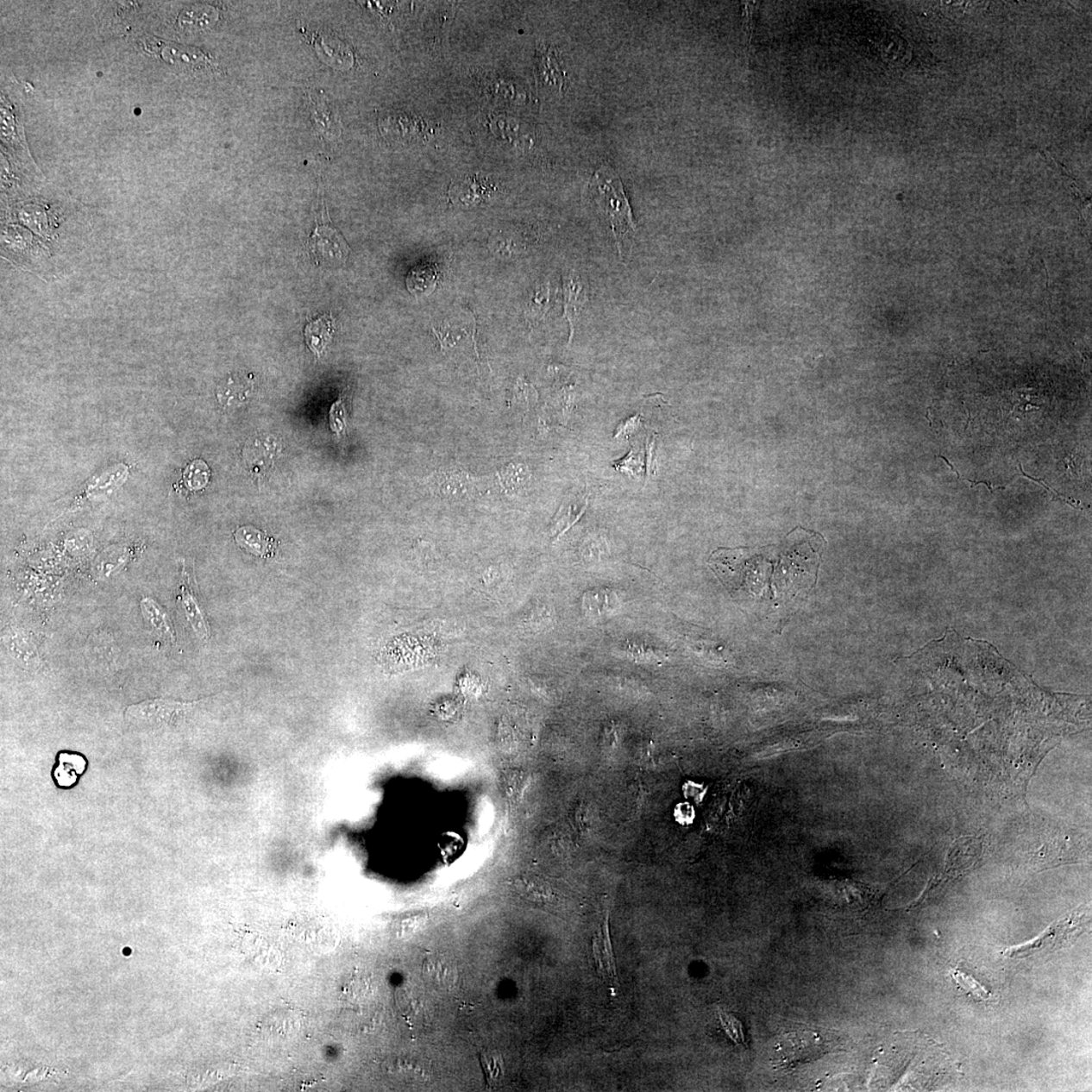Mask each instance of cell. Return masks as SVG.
<instances>
[{"label": "cell", "mask_w": 1092, "mask_h": 1092, "mask_svg": "<svg viewBox=\"0 0 1092 1092\" xmlns=\"http://www.w3.org/2000/svg\"><path fill=\"white\" fill-rule=\"evenodd\" d=\"M592 185L596 191L598 204L612 225L619 254L622 255L625 239L636 233V223L624 185L618 175L609 166L597 170Z\"/></svg>", "instance_id": "6da1fadb"}, {"label": "cell", "mask_w": 1092, "mask_h": 1092, "mask_svg": "<svg viewBox=\"0 0 1092 1092\" xmlns=\"http://www.w3.org/2000/svg\"><path fill=\"white\" fill-rule=\"evenodd\" d=\"M16 85L3 78L2 110H0L3 145L28 172L37 174L40 172L37 164L29 154L25 128H23L22 96Z\"/></svg>", "instance_id": "7a4b0ae2"}, {"label": "cell", "mask_w": 1092, "mask_h": 1092, "mask_svg": "<svg viewBox=\"0 0 1092 1092\" xmlns=\"http://www.w3.org/2000/svg\"><path fill=\"white\" fill-rule=\"evenodd\" d=\"M830 1034L813 1030L789 1032L777 1043V1061L780 1065L794 1067L819 1059L835 1048Z\"/></svg>", "instance_id": "3957f363"}, {"label": "cell", "mask_w": 1092, "mask_h": 1092, "mask_svg": "<svg viewBox=\"0 0 1092 1092\" xmlns=\"http://www.w3.org/2000/svg\"><path fill=\"white\" fill-rule=\"evenodd\" d=\"M1086 924H1088V918L1085 913H1073L1070 917L1050 926L1040 937L1021 946L1008 949L1006 953L1009 958L1023 959L1064 948L1077 938L1083 932Z\"/></svg>", "instance_id": "277c9868"}, {"label": "cell", "mask_w": 1092, "mask_h": 1092, "mask_svg": "<svg viewBox=\"0 0 1092 1092\" xmlns=\"http://www.w3.org/2000/svg\"><path fill=\"white\" fill-rule=\"evenodd\" d=\"M304 249L317 267L336 268L348 260L351 249L343 235L330 222L317 221Z\"/></svg>", "instance_id": "5b68a950"}, {"label": "cell", "mask_w": 1092, "mask_h": 1092, "mask_svg": "<svg viewBox=\"0 0 1092 1092\" xmlns=\"http://www.w3.org/2000/svg\"><path fill=\"white\" fill-rule=\"evenodd\" d=\"M198 702L185 703L168 700H150L129 706L125 719L133 725L160 727L172 725L197 706Z\"/></svg>", "instance_id": "8992f818"}, {"label": "cell", "mask_w": 1092, "mask_h": 1092, "mask_svg": "<svg viewBox=\"0 0 1092 1092\" xmlns=\"http://www.w3.org/2000/svg\"><path fill=\"white\" fill-rule=\"evenodd\" d=\"M179 592V603L193 631L196 632L199 638L208 639L210 637V627L207 619L204 618L201 603H199L198 585L192 562H190L189 565L184 563V567H182Z\"/></svg>", "instance_id": "52a82bcc"}, {"label": "cell", "mask_w": 1092, "mask_h": 1092, "mask_svg": "<svg viewBox=\"0 0 1092 1092\" xmlns=\"http://www.w3.org/2000/svg\"><path fill=\"white\" fill-rule=\"evenodd\" d=\"M982 844L976 838H961L957 839L950 848L945 872L941 876L932 880V889L936 888L938 884L945 882V879H953L958 877L959 875L966 873L976 864L980 855H982Z\"/></svg>", "instance_id": "ba28073f"}, {"label": "cell", "mask_w": 1092, "mask_h": 1092, "mask_svg": "<svg viewBox=\"0 0 1092 1092\" xmlns=\"http://www.w3.org/2000/svg\"><path fill=\"white\" fill-rule=\"evenodd\" d=\"M143 44L146 51L154 53L173 66H195L209 61L202 51L193 47L166 42L152 36L143 39Z\"/></svg>", "instance_id": "9c48e42d"}, {"label": "cell", "mask_w": 1092, "mask_h": 1092, "mask_svg": "<svg viewBox=\"0 0 1092 1092\" xmlns=\"http://www.w3.org/2000/svg\"><path fill=\"white\" fill-rule=\"evenodd\" d=\"M422 973L427 983L439 989H449L457 982L456 968L442 955L427 957L423 963Z\"/></svg>", "instance_id": "30bf717a"}, {"label": "cell", "mask_w": 1092, "mask_h": 1092, "mask_svg": "<svg viewBox=\"0 0 1092 1092\" xmlns=\"http://www.w3.org/2000/svg\"><path fill=\"white\" fill-rule=\"evenodd\" d=\"M334 332H336L334 319L329 313L310 321L304 327V342L317 358H321L328 346L331 344Z\"/></svg>", "instance_id": "8fae6325"}, {"label": "cell", "mask_w": 1092, "mask_h": 1092, "mask_svg": "<svg viewBox=\"0 0 1092 1092\" xmlns=\"http://www.w3.org/2000/svg\"><path fill=\"white\" fill-rule=\"evenodd\" d=\"M141 612L151 631L160 638L170 643H175V631L168 614L160 604L149 597H144L140 602Z\"/></svg>", "instance_id": "7c38bea8"}, {"label": "cell", "mask_w": 1092, "mask_h": 1092, "mask_svg": "<svg viewBox=\"0 0 1092 1092\" xmlns=\"http://www.w3.org/2000/svg\"><path fill=\"white\" fill-rule=\"evenodd\" d=\"M3 643L11 656L26 668L39 665V654L36 645L25 632L11 630L5 633Z\"/></svg>", "instance_id": "4fadbf2b"}, {"label": "cell", "mask_w": 1092, "mask_h": 1092, "mask_svg": "<svg viewBox=\"0 0 1092 1092\" xmlns=\"http://www.w3.org/2000/svg\"><path fill=\"white\" fill-rule=\"evenodd\" d=\"M235 539L241 548L249 553L260 556H267L272 551L273 540L266 534L251 526L239 528L235 533Z\"/></svg>", "instance_id": "5bb4252c"}, {"label": "cell", "mask_w": 1092, "mask_h": 1092, "mask_svg": "<svg viewBox=\"0 0 1092 1092\" xmlns=\"http://www.w3.org/2000/svg\"><path fill=\"white\" fill-rule=\"evenodd\" d=\"M437 272L436 267L420 266L413 268L408 274L407 287L411 293H430L436 286Z\"/></svg>", "instance_id": "9a60e30c"}, {"label": "cell", "mask_w": 1092, "mask_h": 1092, "mask_svg": "<svg viewBox=\"0 0 1092 1092\" xmlns=\"http://www.w3.org/2000/svg\"><path fill=\"white\" fill-rule=\"evenodd\" d=\"M516 890L525 900L537 903H549L554 894L549 886L537 878H520L516 882Z\"/></svg>", "instance_id": "2e32d148"}, {"label": "cell", "mask_w": 1092, "mask_h": 1092, "mask_svg": "<svg viewBox=\"0 0 1092 1092\" xmlns=\"http://www.w3.org/2000/svg\"><path fill=\"white\" fill-rule=\"evenodd\" d=\"M480 1064L489 1083L495 1085L501 1082L505 1074V1065L501 1054H499L497 1051H485L480 1055Z\"/></svg>", "instance_id": "e0dca14e"}, {"label": "cell", "mask_w": 1092, "mask_h": 1092, "mask_svg": "<svg viewBox=\"0 0 1092 1092\" xmlns=\"http://www.w3.org/2000/svg\"><path fill=\"white\" fill-rule=\"evenodd\" d=\"M185 484L191 491H198L204 488L208 485L210 480V469L203 461H196L191 463L184 474Z\"/></svg>", "instance_id": "ac0fdd59"}, {"label": "cell", "mask_w": 1092, "mask_h": 1092, "mask_svg": "<svg viewBox=\"0 0 1092 1092\" xmlns=\"http://www.w3.org/2000/svg\"><path fill=\"white\" fill-rule=\"evenodd\" d=\"M209 8H191L180 15L181 26L204 27L216 20V11H209Z\"/></svg>", "instance_id": "d6986e66"}, {"label": "cell", "mask_w": 1092, "mask_h": 1092, "mask_svg": "<svg viewBox=\"0 0 1092 1092\" xmlns=\"http://www.w3.org/2000/svg\"><path fill=\"white\" fill-rule=\"evenodd\" d=\"M954 977L963 989L970 992L971 995L979 998V1000H985V998L989 996L988 992L970 976H967V974L958 970L954 972Z\"/></svg>", "instance_id": "ffe728a7"}, {"label": "cell", "mask_w": 1092, "mask_h": 1092, "mask_svg": "<svg viewBox=\"0 0 1092 1092\" xmlns=\"http://www.w3.org/2000/svg\"><path fill=\"white\" fill-rule=\"evenodd\" d=\"M346 405L344 399L340 397L338 401L333 405L330 412V425L334 432L339 433L344 430L346 425Z\"/></svg>", "instance_id": "44dd1931"}, {"label": "cell", "mask_w": 1092, "mask_h": 1092, "mask_svg": "<svg viewBox=\"0 0 1092 1092\" xmlns=\"http://www.w3.org/2000/svg\"><path fill=\"white\" fill-rule=\"evenodd\" d=\"M556 67H559V64L554 60L553 56L549 54L546 55L544 60L540 62V72H542L544 81L559 84L561 78L560 68L555 69Z\"/></svg>", "instance_id": "7402d4cb"}, {"label": "cell", "mask_w": 1092, "mask_h": 1092, "mask_svg": "<svg viewBox=\"0 0 1092 1092\" xmlns=\"http://www.w3.org/2000/svg\"><path fill=\"white\" fill-rule=\"evenodd\" d=\"M1019 466H1020V471L1021 474H1023V475H1024V477H1026V479H1029V480H1034V481H1036V483L1042 484L1041 486H1044V488H1045V489H1046L1047 491H1050V492H1051V494H1052V495H1053V500H1055V499H1056V500H1059V501H1062V502L1068 503V504L1071 505V506H1072V503L1066 501V500H1065V498H1062V497H1060L1058 494H1057V493H1056V492H1054L1053 490H1051V489L1049 488V486H1046V484H1045L1044 480H1042V479H1035V478L1029 477V475L1026 474V473L1023 471V468H1021L1020 463V465H1019Z\"/></svg>", "instance_id": "603a6c76"}]
</instances>
